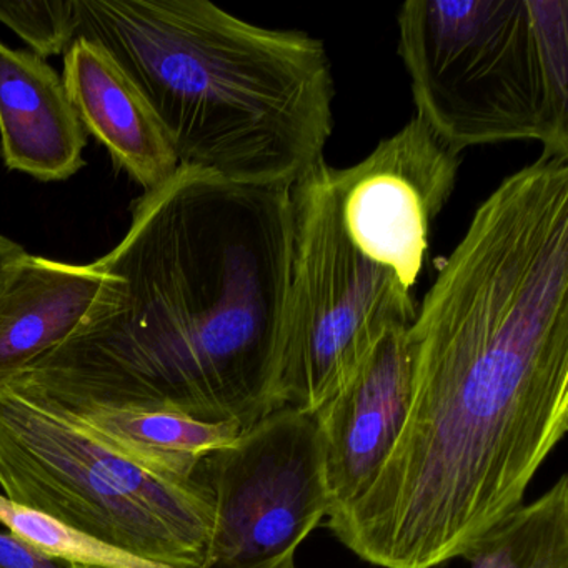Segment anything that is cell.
<instances>
[{
  "label": "cell",
  "mask_w": 568,
  "mask_h": 568,
  "mask_svg": "<svg viewBox=\"0 0 568 568\" xmlns=\"http://www.w3.org/2000/svg\"><path fill=\"white\" fill-rule=\"evenodd\" d=\"M62 82L85 131L145 192L174 178L181 164L158 115L131 75L101 45L75 39L64 54Z\"/></svg>",
  "instance_id": "obj_11"
},
{
  "label": "cell",
  "mask_w": 568,
  "mask_h": 568,
  "mask_svg": "<svg viewBox=\"0 0 568 568\" xmlns=\"http://www.w3.org/2000/svg\"><path fill=\"white\" fill-rule=\"evenodd\" d=\"M291 199L281 400L314 415L382 335L410 327L417 307L412 288L365 257L345 234L327 162L307 172Z\"/></svg>",
  "instance_id": "obj_6"
},
{
  "label": "cell",
  "mask_w": 568,
  "mask_h": 568,
  "mask_svg": "<svg viewBox=\"0 0 568 568\" xmlns=\"http://www.w3.org/2000/svg\"><path fill=\"white\" fill-rule=\"evenodd\" d=\"M0 145L6 165L65 181L84 165L88 134L61 75L32 52L0 44Z\"/></svg>",
  "instance_id": "obj_12"
},
{
  "label": "cell",
  "mask_w": 568,
  "mask_h": 568,
  "mask_svg": "<svg viewBox=\"0 0 568 568\" xmlns=\"http://www.w3.org/2000/svg\"><path fill=\"white\" fill-rule=\"evenodd\" d=\"M0 568H74L0 528Z\"/></svg>",
  "instance_id": "obj_17"
},
{
  "label": "cell",
  "mask_w": 568,
  "mask_h": 568,
  "mask_svg": "<svg viewBox=\"0 0 568 568\" xmlns=\"http://www.w3.org/2000/svg\"><path fill=\"white\" fill-rule=\"evenodd\" d=\"M215 521L204 568H295L297 548L332 510L312 415L282 407L207 455Z\"/></svg>",
  "instance_id": "obj_7"
},
{
  "label": "cell",
  "mask_w": 568,
  "mask_h": 568,
  "mask_svg": "<svg viewBox=\"0 0 568 568\" xmlns=\"http://www.w3.org/2000/svg\"><path fill=\"white\" fill-rule=\"evenodd\" d=\"M0 22L45 59L65 54L78 39V6L64 2H0Z\"/></svg>",
  "instance_id": "obj_16"
},
{
  "label": "cell",
  "mask_w": 568,
  "mask_h": 568,
  "mask_svg": "<svg viewBox=\"0 0 568 568\" xmlns=\"http://www.w3.org/2000/svg\"><path fill=\"white\" fill-rule=\"evenodd\" d=\"M291 254V189L181 165L139 199L128 234L99 258L118 277L114 294L12 382L247 430L284 407Z\"/></svg>",
  "instance_id": "obj_2"
},
{
  "label": "cell",
  "mask_w": 568,
  "mask_h": 568,
  "mask_svg": "<svg viewBox=\"0 0 568 568\" xmlns=\"http://www.w3.org/2000/svg\"><path fill=\"white\" fill-rule=\"evenodd\" d=\"M460 162L415 115L364 161L332 168L345 234L405 287H414L424 268L432 224L454 192Z\"/></svg>",
  "instance_id": "obj_8"
},
{
  "label": "cell",
  "mask_w": 568,
  "mask_h": 568,
  "mask_svg": "<svg viewBox=\"0 0 568 568\" xmlns=\"http://www.w3.org/2000/svg\"><path fill=\"white\" fill-rule=\"evenodd\" d=\"M78 38L101 45L158 115L182 168L292 189L334 131L324 42L242 21L207 0H75Z\"/></svg>",
  "instance_id": "obj_3"
},
{
  "label": "cell",
  "mask_w": 568,
  "mask_h": 568,
  "mask_svg": "<svg viewBox=\"0 0 568 568\" xmlns=\"http://www.w3.org/2000/svg\"><path fill=\"white\" fill-rule=\"evenodd\" d=\"M410 398L374 480L328 517L384 568H434L524 505L568 428V158L477 209L407 331Z\"/></svg>",
  "instance_id": "obj_1"
},
{
  "label": "cell",
  "mask_w": 568,
  "mask_h": 568,
  "mask_svg": "<svg viewBox=\"0 0 568 568\" xmlns=\"http://www.w3.org/2000/svg\"><path fill=\"white\" fill-rule=\"evenodd\" d=\"M464 558L470 568H568V475L495 525Z\"/></svg>",
  "instance_id": "obj_14"
},
{
  "label": "cell",
  "mask_w": 568,
  "mask_h": 568,
  "mask_svg": "<svg viewBox=\"0 0 568 568\" xmlns=\"http://www.w3.org/2000/svg\"><path fill=\"white\" fill-rule=\"evenodd\" d=\"M115 288L118 277L101 261L19 257L0 281V387L74 337Z\"/></svg>",
  "instance_id": "obj_10"
},
{
  "label": "cell",
  "mask_w": 568,
  "mask_h": 568,
  "mask_svg": "<svg viewBox=\"0 0 568 568\" xmlns=\"http://www.w3.org/2000/svg\"><path fill=\"white\" fill-rule=\"evenodd\" d=\"M0 487L8 500L144 560L207 561L215 507L202 470L154 474L18 384L0 387Z\"/></svg>",
  "instance_id": "obj_5"
},
{
  "label": "cell",
  "mask_w": 568,
  "mask_h": 568,
  "mask_svg": "<svg viewBox=\"0 0 568 568\" xmlns=\"http://www.w3.org/2000/svg\"><path fill=\"white\" fill-rule=\"evenodd\" d=\"M26 254L24 248L18 242L11 241L6 235H0V281L8 274L16 261Z\"/></svg>",
  "instance_id": "obj_18"
},
{
  "label": "cell",
  "mask_w": 568,
  "mask_h": 568,
  "mask_svg": "<svg viewBox=\"0 0 568 568\" xmlns=\"http://www.w3.org/2000/svg\"><path fill=\"white\" fill-rule=\"evenodd\" d=\"M0 525L42 554L74 568H172L111 547L49 515L14 504L2 494Z\"/></svg>",
  "instance_id": "obj_15"
},
{
  "label": "cell",
  "mask_w": 568,
  "mask_h": 568,
  "mask_svg": "<svg viewBox=\"0 0 568 568\" xmlns=\"http://www.w3.org/2000/svg\"><path fill=\"white\" fill-rule=\"evenodd\" d=\"M397 26L415 115L448 148L568 155L567 0H410Z\"/></svg>",
  "instance_id": "obj_4"
},
{
  "label": "cell",
  "mask_w": 568,
  "mask_h": 568,
  "mask_svg": "<svg viewBox=\"0 0 568 568\" xmlns=\"http://www.w3.org/2000/svg\"><path fill=\"white\" fill-rule=\"evenodd\" d=\"M18 385L48 398L122 457L164 477H195L207 455L234 444L242 434V428L234 422L212 424L179 412L111 407Z\"/></svg>",
  "instance_id": "obj_13"
},
{
  "label": "cell",
  "mask_w": 568,
  "mask_h": 568,
  "mask_svg": "<svg viewBox=\"0 0 568 568\" xmlns=\"http://www.w3.org/2000/svg\"><path fill=\"white\" fill-rule=\"evenodd\" d=\"M408 327L392 328L315 412L332 510L374 480L397 440L410 398ZM331 510V511H332Z\"/></svg>",
  "instance_id": "obj_9"
}]
</instances>
